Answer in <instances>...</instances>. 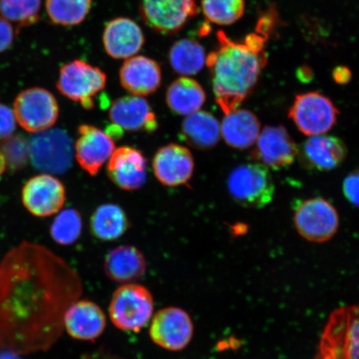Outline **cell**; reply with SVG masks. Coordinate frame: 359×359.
I'll return each instance as SVG.
<instances>
[{"mask_svg": "<svg viewBox=\"0 0 359 359\" xmlns=\"http://www.w3.org/2000/svg\"><path fill=\"white\" fill-rule=\"evenodd\" d=\"M82 293L78 272L50 249L26 241L13 246L0 263V349L47 352Z\"/></svg>", "mask_w": 359, "mask_h": 359, "instance_id": "obj_1", "label": "cell"}, {"mask_svg": "<svg viewBox=\"0 0 359 359\" xmlns=\"http://www.w3.org/2000/svg\"><path fill=\"white\" fill-rule=\"evenodd\" d=\"M269 20H260L257 32L236 42L219 30L218 47L206 57L215 101L224 114L238 109L253 93L267 65L266 43Z\"/></svg>", "mask_w": 359, "mask_h": 359, "instance_id": "obj_2", "label": "cell"}, {"mask_svg": "<svg viewBox=\"0 0 359 359\" xmlns=\"http://www.w3.org/2000/svg\"><path fill=\"white\" fill-rule=\"evenodd\" d=\"M317 359H359V305L340 308L331 314Z\"/></svg>", "mask_w": 359, "mask_h": 359, "instance_id": "obj_3", "label": "cell"}, {"mask_svg": "<svg viewBox=\"0 0 359 359\" xmlns=\"http://www.w3.org/2000/svg\"><path fill=\"white\" fill-rule=\"evenodd\" d=\"M154 299L147 287L136 283L116 289L109 304L110 320L118 330L138 333L154 314Z\"/></svg>", "mask_w": 359, "mask_h": 359, "instance_id": "obj_4", "label": "cell"}, {"mask_svg": "<svg viewBox=\"0 0 359 359\" xmlns=\"http://www.w3.org/2000/svg\"><path fill=\"white\" fill-rule=\"evenodd\" d=\"M233 200L245 208L262 209L271 203L276 187L269 170L262 163H246L233 169L227 179Z\"/></svg>", "mask_w": 359, "mask_h": 359, "instance_id": "obj_5", "label": "cell"}, {"mask_svg": "<svg viewBox=\"0 0 359 359\" xmlns=\"http://www.w3.org/2000/svg\"><path fill=\"white\" fill-rule=\"evenodd\" d=\"M29 156L34 167L47 174H62L73 161L74 148L71 138L64 130L48 129L31 137Z\"/></svg>", "mask_w": 359, "mask_h": 359, "instance_id": "obj_6", "label": "cell"}, {"mask_svg": "<svg viewBox=\"0 0 359 359\" xmlns=\"http://www.w3.org/2000/svg\"><path fill=\"white\" fill-rule=\"evenodd\" d=\"M107 76L97 67L74 60L61 67L57 88L62 95L91 109L94 97L105 88Z\"/></svg>", "mask_w": 359, "mask_h": 359, "instance_id": "obj_7", "label": "cell"}, {"mask_svg": "<svg viewBox=\"0 0 359 359\" xmlns=\"http://www.w3.org/2000/svg\"><path fill=\"white\" fill-rule=\"evenodd\" d=\"M339 114L334 102L318 92L299 94L289 111V118L308 137L329 132Z\"/></svg>", "mask_w": 359, "mask_h": 359, "instance_id": "obj_8", "label": "cell"}, {"mask_svg": "<svg viewBox=\"0 0 359 359\" xmlns=\"http://www.w3.org/2000/svg\"><path fill=\"white\" fill-rule=\"evenodd\" d=\"M294 223L305 240L322 243L333 238L339 227L338 212L321 197L300 202L294 210Z\"/></svg>", "mask_w": 359, "mask_h": 359, "instance_id": "obj_9", "label": "cell"}, {"mask_svg": "<svg viewBox=\"0 0 359 359\" xmlns=\"http://www.w3.org/2000/svg\"><path fill=\"white\" fill-rule=\"evenodd\" d=\"M17 123L27 132L38 133L57 122L60 109L55 96L41 88H31L18 95L13 104Z\"/></svg>", "mask_w": 359, "mask_h": 359, "instance_id": "obj_10", "label": "cell"}, {"mask_svg": "<svg viewBox=\"0 0 359 359\" xmlns=\"http://www.w3.org/2000/svg\"><path fill=\"white\" fill-rule=\"evenodd\" d=\"M144 24L156 32L172 35L198 13L196 0H138Z\"/></svg>", "mask_w": 359, "mask_h": 359, "instance_id": "obj_11", "label": "cell"}, {"mask_svg": "<svg viewBox=\"0 0 359 359\" xmlns=\"http://www.w3.org/2000/svg\"><path fill=\"white\" fill-rule=\"evenodd\" d=\"M149 334L157 346L170 352H179L190 344L194 334V325L189 313L184 309L164 308L152 318Z\"/></svg>", "mask_w": 359, "mask_h": 359, "instance_id": "obj_12", "label": "cell"}, {"mask_svg": "<svg viewBox=\"0 0 359 359\" xmlns=\"http://www.w3.org/2000/svg\"><path fill=\"white\" fill-rule=\"evenodd\" d=\"M299 147L283 126H268L260 132L252 158L275 170L290 167L297 158Z\"/></svg>", "mask_w": 359, "mask_h": 359, "instance_id": "obj_13", "label": "cell"}, {"mask_svg": "<svg viewBox=\"0 0 359 359\" xmlns=\"http://www.w3.org/2000/svg\"><path fill=\"white\" fill-rule=\"evenodd\" d=\"M65 199L64 185L51 174L30 178L22 191V204L29 213L37 217H48L60 212Z\"/></svg>", "mask_w": 359, "mask_h": 359, "instance_id": "obj_14", "label": "cell"}, {"mask_svg": "<svg viewBox=\"0 0 359 359\" xmlns=\"http://www.w3.org/2000/svg\"><path fill=\"white\" fill-rule=\"evenodd\" d=\"M79 134L74 150L76 159L85 172L95 176L116 149L114 138L88 124L80 126Z\"/></svg>", "mask_w": 359, "mask_h": 359, "instance_id": "obj_15", "label": "cell"}, {"mask_svg": "<svg viewBox=\"0 0 359 359\" xmlns=\"http://www.w3.org/2000/svg\"><path fill=\"white\" fill-rule=\"evenodd\" d=\"M348 155L345 143L334 136L309 137L299 148L300 163L308 170L330 172L342 165Z\"/></svg>", "mask_w": 359, "mask_h": 359, "instance_id": "obj_16", "label": "cell"}, {"mask_svg": "<svg viewBox=\"0 0 359 359\" xmlns=\"http://www.w3.org/2000/svg\"><path fill=\"white\" fill-rule=\"evenodd\" d=\"M194 168L190 150L175 143L160 148L152 161L156 177L167 187H178L190 181Z\"/></svg>", "mask_w": 359, "mask_h": 359, "instance_id": "obj_17", "label": "cell"}, {"mask_svg": "<svg viewBox=\"0 0 359 359\" xmlns=\"http://www.w3.org/2000/svg\"><path fill=\"white\" fill-rule=\"evenodd\" d=\"M64 326L72 338L93 342L104 332L107 318L100 305L79 299L67 309Z\"/></svg>", "mask_w": 359, "mask_h": 359, "instance_id": "obj_18", "label": "cell"}, {"mask_svg": "<svg viewBox=\"0 0 359 359\" xmlns=\"http://www.w3.org/2000/svg\"><path fill=\"white\" fill-rule=\"evenodd\" d=\"M144 156L133 147L115 149L107 161V172L115 185L126 191L139 189L144 186L147 177Z\"/></svg>", "mask_w": 359, "mask_h": 359, "instance_id": "obj_19", "label": "cell"}, {"mask_svg": "<svg viewBox=\"0 0 359 359\" xmlns=\"http://www.w3.org/2000/svg\"><path fill=\"white\" fill-rule=\"evenodd\" d=\"M109 118L114 127L128 132H154L157 121L144 97L126 96L116 100L109 109Z\"/></svg>", "mask_w": 359, "mask_h": 359, "instance_id": "obj_20", "label": "cell"}, {"mask_svg": "<svg viewBox=\"0 0 359 359\" xmlns=\"http://www.w3.org/2000/svg\"><path fill=\"white\" fill-rule=\"evenodd\" d=\"M102 42L107 55L115 60H128L141 50L145 38L136 22L121 17L107 22Z\"/></svg>", "mask_w": 359, "mask_h": 359, "instance_id": "obj_21", "label": "cell"}, {"mask_svg": "<svg viewBox=\"0 0 359 359\" xmlns=\"http://www.w3.org/2000/svg\"><path fill=\"white\" fill-rule=\"evenodd\" d=\"M120 82L133 95H149L160 87L161 67L155 60L147 57H129L121 67Z\"/></svg>", "mask_w": 359, "mask_h": 359, "instance_id": "obj_22", "label": "cell"}, {"mask_svg": "<svg viewBox=\"0 0 359 359\" xmlns=\"http://www.w3.org/2000/svg\"><path fill=\"white\" fill-rule=\"evenodd\" d=\"M146 269L144 255L133 245L116 247L107 254L104 260L107 276L119 284H130L140 280Z\"/></svg>", "mask_w": 359, "mask_h": 359, "instance_id": "obj_23", "label": "cell"}, {"mask_svg": "<svg viewBox=\"0 0 359 359\" xmlns=\"http://www.w3.org/2000/svg\"><path fill=\"white\" fill-rule=\"evenodd\" d=\"M221 133L228 146L236 149H246L257 142L260 123L252 111L236 109L224 116Z\"/></svg>", "mask_w": 359, "mask_h": 359, "instance_id": "obj_24", "label": "cell"}, {"mask_svg": "<svg viewBox=\"0 0 359 359\" xmlns=\"http://www.w3.org/2000/svg\"><path fill=\"white\" fill-rule=\"evenodd\" d=\"M221 136V125L208 111L200 110L187 116L182 125L184 141L196 149H210L217 144Z\"/></svg>", "mask_w": 359, "mask_h": 359, "instance_id": "obj_25", "label": "cell"}, {"mask_svg": "<svg viewBox=\"0 0 359 359\" xmlns=\"http://www.w3.org/2000/svg\"><path fill=\"white\" fill-rule=\"evenodd\" d=\"M165 100L175 114L187 116L201 110L205 102V93L196 80L183 76L170 85Z\"/></svg>", "mask_w": 359, "mask_h": 359, "instance_id": "obj_26", "label": "cell"}, {"mask_svg": "<svg viewBox=\"0 0 359 359\" xmlns=\"http://www.w3.org/2000/svg\"><path fill=\"white\" fill-rule=\"evenodd\" d=\"M129 222L124 210L114 204H105L97 208L90 219L93 236L103 241H114L127 232Z\"/></svg>", "mask_w": 359, "mask_h": 359, "instance_id": "obj_27", "label": "cell"}, {"mask_svg": "<svg viewBox=\"0 0 359 359\" xmlns=\"http://www.w3.org/2000/svg\"><path fill=\"white\" fill-rule=\"evenodd\" d=\"M205 60L204 48L194 39L179 40L169 51V61L172 69L185 77L198 74L203 69Z\"/></svg>", "mask_w": 359, "mask_h": 359, "instance_id": "obj_28", "label": "cell"}, {"mask_svg": "<svg viewBox=\"0 0 359 359\" xmlns=\"http://www.w3.org/2000/svg\"><path fill=\"white\" fill-rule=\"evenodd\" d=\"M49 20L61 26H74L83 22L92 8V0H46Z\"/></svg>", "mask_w": 359, "mask_h": 359, "instance_id": "obj_29", "label": "cell"}, {"mask_svg": "<svg viewBox=\"0 0 359 359\" xmlns=\"http://www.w3.org/2000/svg\"><path fill=\"white\" fill-rule=\"evenodd\" d=\"M42 0H0V15L17 26V33L39 21Z\"/></svg>", "mask_w": 359, "mask_h": 359, "instance_id": "obj_30", "label": "cell"}, {"mask_svg": "<svg viewBox=\"0 0 359 359\" xmlns=\"http://www.w3.org/2000/svg\"><path fill=\"white\" fill-rule=\"evenodd\" d=\"M83 219L75 209L62 210L53 219L50 236L57 244L62 246L74 245L82 235Z\"/></svg>", "mask_w": 359, "mask_h": 359, "instance_id": "obj_31", "label": "cell"}, {"mask_svg": "<svg viewBox=\"0 0 359 359\" xmlns=\"http://www.w3.org/2000/svg\"><path fill=\"white\" fill-rule=\"evenodd\" d=\"M206 20L218 25H231L244 15L245 0H202Z\"/></svg>", "mask_w": 359, "mask_h": 359, "instance_id": "obj_32", "label": "cell"}, {"mask_svg": "<svg viewBox=\"0 0 359 359\" xmlns=\"http://www.w3.org/2000/svg\"><path fill=\"white\" fill-rule=\"evenodd\" d=\"M3 154L6 157V163H10L13 168H20L25 163L27 155H29L28 144H25L21 139H15L6 142Z\"/></svg>", "mask_w": 359, "mask_h": 359, "instance_id": "obj_33", "label": "cell"}, {"mask_svg": "<svg viewBox=\"0 0 359 359\" xmlns=\"http://www.w3.org/2000/svg\"><path fill=\"white\" fill-rule=\"evenodd\" d=\"M343 192L349 203L359 209V168L344 178Z\"/></svg>", "mask_w": 359, "mask_h": 359, "instance_id": "obj_34", "label": "cell"}, {"mask_svg": "<svg viewBox=\"0 0 359 359\" xmlns=\"http://www.w3.org/2000/svg\"><path fill=\"white\" fill-rule=\"evenodd\" d=\"M16 118L13 111L0 103V141L8 140L16 129Z\"/></svg>", "mask_w": 359, "mask_h": 359, "instance_id": "obj_35", "label": "cell"}, {"mask_svg": "<svg viewBox=\"0 0 359 359\" xmlns=\"http://www.w3.org/2000/svg\"><path fill=\"white\" fill-rule=\"evenodd\" d=\"M15 36L11 22L0 15V53L7 51L12 46Z\"/></svg>", "mask_w": 359, "mask_h": 359, "instance_id": "obj_36", "label": "cell"}, {"mask_svg": "<svg viewBox=\"0 0 359 359\" xmlns=\"http://www.w3.org/2000/svg\"><path fill=\"white\" fill-rule=\"evenodd\" d=\"M334 79L339 84H346L352 78L351 72L347 67H339L334 71Z\"/></svg>", "mask_w": 359, "mask_h": 359, "instance_id": "obj_37", "label": "cell"}, {"mask_svg": "<svg viewBox=\"0 0 359 359\" xmlns=\"http://www.w3.org/2000/svg\"><path fill=\"white\" fill-rule=\"evenodd\" d=\"M0 359H21V355L11 351H7V350L1 349V352H0Z\"/></svg>", "mask_w": 359, "mask_h": 359, "instance_id": "obj_38", "label": "cell"}, {"mask_svg": "<svg viewBox=\"0 0 359 359\" xmlns=\"http://www.w3.org/2000/svg\"><path fill=\"white\" fill-rule=\"evenodd\" d=\"M7 167L6 160V157H4V155L3 154V151L0 150V176L3 175L4 172V170H6Z\"/></svg>", "mask_w": 359, "mask_h": 359, "instance_id": "obj_39", "label": "cell"}]
</instances>
